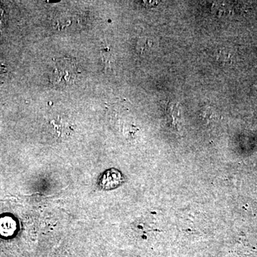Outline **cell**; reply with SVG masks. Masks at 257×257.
<instances>
[{"mask_svg":"<svg viewBox=\"0 0 257 257\" xmlns=\"http://www.w3.org/2000/svg\"><path fill=\"white\" fill-rule=\"evenodd\" d=\"M3 11L0 8V27L3 25Z\"/></svg>","mask_w":257,"mask_h":257,"instance_id":"obj_3","label":"cell"},{"mask_svg":"<svg viewBox=\"0 0 257 257\" xmlns=\"http://www.w3.org/2000/svg\"><path fill=\"white\" fill-rule=\"evenodd\" d=\"M79 77V71L74 62L69 60H60L56 62L50 72L51 82L57 87H68L76 82Z\"/></svg>","mask_w":257,"mask_h":257,"instance_id":"obj_1","label":"cell"},{"mask_svg":"<svg viewBox=\"0 0 257 257\" xmlns=\"http://www.w3.org/2000/svg\"><path fill=\"white\" fill-rule=\"evenodd\" d=\"M122 182V177L119 171L110 170L106 171L103 175L99 184L103 189H111L118 187Z\"/></svg>","mask_w":257,"mask_h":257,"instance_id":"obj_2","label":"cell"}]
</instances>
